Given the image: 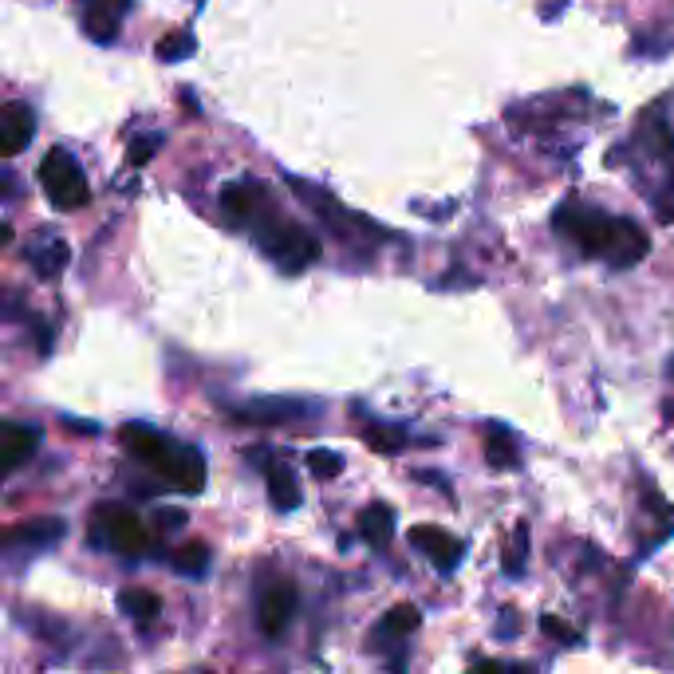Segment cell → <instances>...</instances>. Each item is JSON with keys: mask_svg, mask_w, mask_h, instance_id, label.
Listing matches in <instances>:
<instances>
[{"mask_svg": "<svg viewBox=\"0 0 674 674\" xmlns=\"http://www.w3.org/2000/svg\"><path fill=\"white\" fill-rule=\"evenodd\" d=\"M552 225H557L560 237L580 245L584 257H600V261H608L612 269H631V265L643 261L651 249L647 234H643L635 221L603 214V209H595V206H580V201L560 206Z\"/></svg>", "mask_w": 674, "mask_h": 674, "instance_id": "obj_1", "label": "cell"}, {"mask_svg": "<svg viewBox=\"0 0 674 674\" xmlns=\"http://www.w3.org/2000/svg\"><path fill=\"white\" fill-rule=\"evenodd\" d=\"M123 446L143 466H151L154 474H163L174 489H186V494H201L206 489V458H201L198 446H182V442L138 423L123 426Z\"/></svg>", "mask_w": 674, "mask_h": 674, "instance_id": "obj_2", "label": "cell"}, {"mask_svg": "<svg viewBox=\"0 0 674 674\" xmlns=\"http://www.w3.org/2000/svg\"><path fill=\"white\" fill-rule=\"evenodd\" d=\"M252 237H257L265 257L284 272H304L308 265L320 261V241H315V234H308L304 225L297 221H284V217H269L265 225L252 229Z\"/></svg>", "mask_w": 674, "mask_h": 674, "instance_id": "obj_3", "label": "cell"}, {"mask_svg": "<svg viewBox=\"0 0 674 674\" xmlns=\"http://www.w3.org/2000/svg\"><path fill=\"white\" fill-rule=\"evenodd\" d=\"M91 540L118 557H143L146 552V525L131 505L103 501L91 509Z\"/></svg>", "mask_w": 674, "mask_h": 674, "instance_id": "obj_4", "label": "cell"}, {"mask_svg": "<svg viewBox=\"0 0 674 674\" xmlns=\"http://www.w3.org/2000/svg\"><path fill=\"white\" fill-rule=\"evenodd\" d=\"M40 186H44L48 201H52L55 209H63V214H68V209H83L91 198L80 163H75L72 151H63V146L44 154V163H40Z\"/></svg>", "mask_w": 674, "mask_h": 674, "instance_id": "obj_5", "label": "cell"}, {"mask_svg": "<svg viewBox=\"0 0 674 674\" xmlns=\"http://www.w3.org/2000/svg\"><path fill=\"white\" fill-rule=\"evenodd\" d=\"M221 209L234 225H249V229H257V225H265L269 217H277L269 189H265L261 182H249V178L221 189Z\"/></svg>", "mask_w": 674, "mask_h": 674, "instance_id": "obj_6", "label": "cell"}, {"mask_svg": "<svg viewBox=\"0 0 674 674\" xmlns=\"http://www.w3.org/2000/svg\"><path fill=\"white\" fill-rule=\"evenodd\" d=\"M411 545L423 552L438 572H454V568L462 564V557H466V545H462L454 532L434 529V525H418V529H411Z\"/></svg>", "mask_w": 674, "mask_h": 674, "instance_id": "obj_7", "label": "cell"}, {"mask_svg": "<svg viewBox=\"0 0 674 674\" xmlns=\"http://www.w3.org/2000/svg\"><path fill=\"white\" fill-rule=\"evenodd\" d=\"M234 414L249 426H280V423H300V418H312V414H320V406L300 403V398H261V403L237 406Z\"/></svg>", "mask_w": 674, "mask_h": 674, "instance_id": "obj_8", "label": "cell"}, {"mask_svg": "<svg viewBox=\"0 0 674 674\" xmlns=\"http://www.w3.org/2000/svg\"><path fill=\"white\" fill-rule=\"evenodd\" d=\"M297 588L292 584H272L261 592V603H257V623H261L265 635H284V628L297 615Z\"/></svg>", "mask_w": 674, "mask_h": 674, "instance_id": "obj_9", "label": "cell"}, {"mask_svg": "<svg viewBox=\"0 0 674 674\" xmlns=\"http://www.w3.org/2000/svg\"><path fill=\"white\" fill-rule=\"evenodd\" d=\"M32 135H37V118H32L28 103H9L0 111V154L4 158H17L32 143Z\"/></svg>", "mask_w": 674, "mask_h": 674, "instance_id": "obj_10", "label": "cell"}, {"mask_svg": "<svg viewBox=\"0 0 674 674\" xmlns=\"http://www.w3.org/2000/svg\"><path fill=\"white\" fill-rule=\"evenodd\" d=\"M37 449H40V426L4 423V431H0V466H4V474H12V469H20L24 462H32Z\"/></svg>", "mask_w": 674, "mask_h": 674, "instance_id": "obj_11", "label": "cell"}, {"mask_svg": "<svg viewBox=\"0 0 674 674\" xmlns=\"http://www.w3.org/2000/svg\"><path fill=\"white\" fill-rule=\"evenodd\" d=\"M63 532H68V525H63V521H55V517H40V521L17 525V529L4 532V549H9V552H17V549L44 552V549H52Z\"/></svg>", "mask_w": 674, "mask_h": 674, "instance_id": "obj_12", "label": "cell"}, {"mask_svg": "<svg viewBox=\"0 0 674 674\" xmlns=\"http://www.w3.org/2000/svg\"><path fill=\"white\" fill-rule=\"evenodd\" d=\"M126 4L131 0H87V12H83V32L100 44H111L118 32V20H123Z\"/></svg>", "mask_w": 674, "mask_h": 674, "instance_id": "obj_13", "label": "cell"}, {"mask_svg": "<svg viewBox=\"0 0 674 674\" xmlns=\"http://www.w3.org/2000/svg\"><path fill=\"white\" fill-rule=\"evenodd\" d=\"M265 481H269V501H272V509H280V512L300 509L304 494H300L297 474H292V466H284V462H269V458H265Z\"/></svg>", "mask_w": 674, "mask_h": 674, "instance_id": "obj_14", "label": "cell"}, {"mask_svg": "<svg viewBox=\"0 0 674 674\" xmlns=\"http://www.w3.org/2000/svg\"><path fill=\"white\" fill-rule=\"evenodd\" d=\"M360 537L367 540L371 549H387L391 537H395V509L383 501L367 505V509L360 512Z\"/></svg>", "mask_w": 674, "mask_h": 674, "instance_id": "obj_15", "label": "cell"}, {"mask_svg": "<svg viewBox=\"0 0 674 674\" xmlns=\"http://www.w3.org/2000/svg\"><path fill=\"white\" fill-rule=\"evenodd\" d=\"M28 261H32L40 280H55L68 269V261H72V249H68V241H60V237H44L37 249L28 252Z\"/></svg>", "mask_w": 674, "mask_h": 674, "instance_id": "obj_16", "label": "cell"}, {"mask_svg": "<svg viewBox=\"0 0 674 674\" xmlns=\"http://www.w3.org/2000/svg\"><path fill=\"white\" fill-rule=\"evenodd\" d=\"M209 564H214V552H209V545H201V540H186V545L174 549V557H170L174 572L189 576V580H201V576L209 572Z\"/></svg>", "mask_w": 674, "mask_h": 674, "instance_id": "obj_17", "label": "cell"}, {"mask_svg": "<svg viewBox=\"0 0 674 674\" xmlns=\"http://www.w3.org/2000/svg\"><path fill=\"white\" fill-rule=\"evenodd\" d=\"M486 458H489V466H497V469H505V466H517V442H512V434L505 431L501 423H494V426H486Z\"/></svg>", "mask_w": 674, "mask_h": 674, "instance_id": "obj_18", "label": "cell"}, {"mask_svg": "<svg viewBox=\"0 0 674 674\" xmlns=\"http://www.w3.org/2000/svg\"><path fill=\"white\" fill-rule=\"evenodd\" d=\"M418 623H423L418 608H414V603H398V608H391V612L383 615L375 639H403V635H411V631H418Z\"/></svg>", "mask_w": 674, "mask_h": 674, "instance_id": "obj_19", "label": "cell"}, {"mask_svg": "<svg viewBox=\"0 0 674 674\" xmlns=\"http://www.w3.org/2000/svg\"><path fill=\"white\" fill-rule=\"evenodd\" d=\"M118 608H123L135 623H154L158 612H163V600L154 592H143V588H131V592L118 595Z\"/></svg>", "mask_w": 674, "mask_h": 674, "instance_id": "obj_20", "label": "cell"}, {"mask_svg": "<svg viewBox=\"0 0 674 674\" xmlns=\"http://www.w3.org/2000/svg\"><path fill=\"white\" fill-rule=\"evenodd\" d=\"M194 48H198V40L189 37V32H170V37L158 40V60L163 63H182L194 55Z\"/></svg>", "mask_w": 674, "mask_h": 674, "instance_id": "obj_21", "label": "cell"}, {"mask_svg": "<svg viewBox=\"0 0 674 674\" xmlns=\"http://www.w3.org/2000/svg\"><path fill=\"white\" fill-rule=\"evenodd\" d=\"M308 469H312L315 477L332 481V477L343 474V458L335 454V449H312V454H308Z\"/></svg>", "mask_w": 674, "mask_h": 674, "instance_id": "obj_22", "label": "cell"}, {"mask_svg": "<svg viewBox=\"0 0 674 674\" xmlns=\"http://www.w3.org/2000/svg\"><path fill=\"white\" fill-rule=\"evenodd\" d=\"M525 557H529V529H525V525H517V529H512V545H509V560H505V572L521 576L525 572Z\"/></svg>", "mask_w": 674, "mask_h": 674, "instance_id": "obj_23", "label": "cell"}, {"mask_svg": "<svg viewBox=\"0 0 674 674\" xmlns=\"http://www.w3.org/2000/svg\"><path fill=\"white\" fill-rule=\"evenodd\" d=\"M363 438H367V446H375L379 454H398V449H403V442H406V434L387 431V426H367V431H363Z\"/></svg>", "mask_w": 674, "mask_h": 674, "instance_id": "obj_24", "label": "cell"}, {"mask_svg": "<svg viewBox=\"0 0 674 674\" xmlns=\"http://www.w3.org/2000/svg\"><path fill=\"white\" fill-rule=\"evenodd\" d=\"M158 146H163V135H143V138H135V143H131V163H135V166H146V163H151V154L158 151Z\"/></svg>", "mask_w": 674, "mask_h": 674, "instance_id": "obj_25", "label": "cell"}, {"mask_svg": "<svg viewBox=\"0 0 674 674\" xmlns=\"http://www.w3.org/2000/svg\"><path fill=\"white\" fill-rule=\"evenodd\" d=\"M540 628L549 631L552 639H560V643H576V631H572V628H564V623H560V620H552V615H549V620H540Z\"/></svg>", "mask_w": 674, "mask_h": 674, "instance_id": "obj_26", "label": "cell"}, {"mask_svg": "<svg viewBox=\"0 0 674 674\" xmlns=\"http://www.w3.org/2000/svg\"><path fill=\"white\" fill-rule=\"evenodd\" d=\"M418 481H431L434 489H449V486H446V477H442V474H431V469H418Z\"/></svg>", "mask_w": 674, "mask_h": 674, "instance_id": "obj_27", "label": "cell"}, {"mask_svg": "<svg viewBox=\"0 0 674 674\" xmlns=\"http://www.w3.org/2000/svg\"><path fill=\"white\" fill-rule=\"evenodd\" d=\"M474 674H509V671H505L501 663H477V666H474Z\"/></svg>", "mask_w": 674, "mask_h": 674, "instance_id": "obj_28", "label": "cell"}, {"mask_svg": "<svg viewBox=\"0 0 674 674\" xmlns=\"http://www.w3.org/2000/svg\"><path fill=\"white\" fill-rule=\"evenodd\" d=\"M671 375H674V363H671Z\"/></svg>", "mask_w": 674, "mask_h": 674, "instance_id": "obj_29", "label": "cell"}]
</instances>
